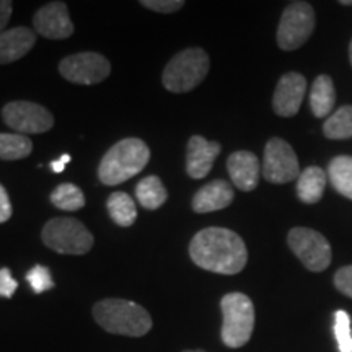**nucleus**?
<instances>
[{
  "label": "nucleus",
  "mask_w": 352,
  "mask_h": 352,
  "mask_svg": "<svg viewBox=\"0 0 352 352\" xmlns=\"http://www.w3.org/2000/svg\"><path fill=\"white\" fill-rule=\"evenodd\" d=\"M189 256L196 266L223 276L239 274L248 261V252L241 236L222 227H209L197 232L189 243Z\"/></svg>",
  "instance_id": "nucleus-1"
},
{
  "label": "nucleus",
  "mask_w": 352,
  "mask_h": 352,
  "mask_svg": "<svg viewBox=\"0 0 352 352\" xmlns=\"http://www.w3.org/2000/svg\"><path fill=\"white\" fill-rule=\"evenodd\" d=\"M151 160V151L144 140L129 138L114 144L101 158L98 166L100 182L116 186L139 175Z\"/></svg>",
  "instance_id": "nucleus-2"
},
{
  "label": "nucleus",
  "mask_w": 352,
  "mask_h": 352,
  "mask_svg": "<svg viewBox=\"0 0 352 352\" xmlns=\"http://www.w3.org/2000/svg\"><path fill=\"white\" fill-rule=\"evenodd\" d=\"M94 316L104 331L121 336L140 338L152 329L148 311L139 303L122 298H104L95 303Z\"/></svg>",
  "instance_id": "nucleus-3"
},
{
  "label": "nucleus",
  "mask_w": 352,
  "mask_h": 352,
  "mask_svg": "<svg viewBox=\"0 0 352 352\" xmlns=\"http://www.w3.org/2000/svg\"><path fill=\"white\" fill-rule=\"evenodd\" d=\"M209 65L208 52L201 47H189L178 52L166 64L162 82L171 94H186L208 77Z\"/></svg>",
  "instance_id": "nucleus-4"
},
{
  "label": "nucleus",
  "mask_w": 352,
  "mask_h": 352,
  "mask_svg": "<svg viewBox=\"0 0 352 352\" xmlns=\"http://www.w3.org/2000/svg\"><path fill=\"white\" fill-rule=\"evenodd\" d=\"M222 308V336L223 344L232 349L245 346L252 338L254 329V307L252 298L241 292L223 296L220 302Z\"/></svg>",
  "instance_id": "nucleus-5"
},
{
  "label": "nucleus",
  "mask_w": 352,
  "mask_h": 352,
  "mask_svg": "<svg viewBox=\"0 0 352 352\" xmlns=\"http://www.w3.org/2000/svg\"><path fill=\"white\" fill-rule=\"evenodd\" d=\"M43 243L60 254H87L94 246V235L80 220L72 217L51 219L43 228Z\"/></svg>",
  "instance_id": "nucleus-6"
},
{
  "label": "nucleus",
  "mask_w": 352,
  "mask_h": 352,
  "mask_svg": "<svg viewBox=\"0 0 352 352\" xmlns=\"http://www.w3.org/2000/svg\"><path fill=\"white\" fill-rule=\"evenodd\" d=\"M315 28V12L308 2H292L280 16L277 44L280 50H298L310 38Z\"/></svg>",
  "instance_id": "nucleus-7"
},
{
  "label": "nucleus",
  "mask_w": 352,
  "mask_h": 352,
  "mask_svg": "<svg viewBox=\"0 0 352 352\" xmlns=\"http://www.w3.org/2000/svg\"><path fill=\"white\" fill-rule=\"evenodd\" d=\"M287 243L307 270L321 272L331 264V245L320 232L296 227L289 232Z\"/></svg>",
  "instance_id": "nucleus-8"
},
{
  "label": "nucleus",
  "mask_w": 352,
  "mask_h": 352,
  "mask_svg": "<svg viewBox=\"0 0 352 352\" xmlns=\"http://www.w3.org/2000/svg\"><path fill=\"white\" fill-rule=\"evenodd\" d=\"M2 118L8 127L23 135L43 134L54 126V118L47 108L33 101H10L3 107Z\"/></svg>",
  "instance_id": "nucleus-9"
},
{
  "label": "nucleus",
  "mask_w": 352,
  "mask_h": 352,
  "mask_svg": "<svg viewBox=\"0 0 352 352\" xmlns=\"http://www.w3.org/2000/svg\"><path fill=\"white\" fill-rule=\"evenodd\" d=\"M263 176L274 184L290 183L300 176L298 158L290 144L279 138H272L264 148Z\"/></svg>",
  "instance_id": "nucleus-10"
},
{
  "label": "nucleus",
  "mask_w": 352,
  "mask_h": 352,
  "mask_svg": "<svg viewBox=\"0 0 352 352\" xmlns=\"http://www.w3.org/2000/svg\"><path fill=\"white\" fill-rule=\"evenodd\" d=\"M59 72L65 80L78 85H95L111 72V64L98 52H78L60 60Z\"/></svg>",
  "instance_id": "nucleus-11"
},
{
  "label": "nucleus",
  "mask_w": 352,
  "mask_h": 352,
  "mask_svg": "<svg viewBox=\"0 0 352 352\" xmlns=\"http://www.w3.org/2000/svg\"><path fill=\"white\" fill-rule=\"evenodd\" d=\"M34 32L47 39H67L74 34L67 6L64 2H50L33 16Z\"/></svg>",
  "instance_id": "nucleus-12"
},
{
  "label": "nucleus",
  "mask_w": 352,
  "mask_h": 352,
  "mask_svg": "<svg viewBox=\"0 0 352 352\" xmlns=\"http://www.w3.org/2000/svg\"><path fill=\"white\" fill-rule=\"evenodd\" d=\"M307 91V78L298 72H289L280 77L272 96V108L277 116L292 118L302 107Z\"/></svg>",
  "instance_id": "nucleus-13"
},
{
  "label": "nucleus",
  "mask_w": 352,
  "mask_h": 352,
  "mask_svg": "<svg viewBox=\"0 0 352 352\" xmlns=\"http://www.w3.org/2000/svg\"><path fill=\"white\" fill-rule=\"evenodd\" d=\"M220 153V144L210 142L202 135H192L188 142L186 171L191 178L201 179L212 170L215 158Z\"/></svg>",
  "instance_id": "nucleus-14"
},
{
  "label": "nucleus",
  "mask_w": 352,
  "mask_h": 352,
  "mask_svg": "<svg viewBox=\"0 0 352 352\" xmlns=\"http://www.w3.org/2000/svg\"><path fill=\"white\" fill-rule=\"evenodd\" d=\"M230 179L241 191H253L259 182V160L253 152H233L227 160Z\"/></svg>",
  "instance_id": "nucleus-15"
},
{
  "label": "nucleus",
  "mask_w": 352,
  "mask_h": 352,
  "mask_svg": "<svg viewBox=\"0 0 352 352\" xmlns=\"http://www.w3.org/2000/svg\"><path fill=\"white\" fill-rule=\"evenodd\" d=\"M233 189L223 179H214L204 184L192 197V210L197 214H209L215 210H222L232 204Z\"/></svg>",
  "instance_id": "nucleus-16"
},
{
  "label": "nucleus",
  "mask_w": 352,
  "mask_h": 352,
  "mask_svg": "<svg viewBox=\"0 0 352 352\" xmlns=\"http://www.w3.org/2000/svg\"><path fill=\"white\" fill-rule=\"evenodd\" d=\"M36 43V33L26 26H16L0 33V64H12L28 54Z\"/></svg>",
  "instance_id": "nucleus-17"
},
{
  "label": "nucleus",
  "mask_w": 352,
  "mask_h": 352,
  "mask_svg": "<svg viewBox=\"0 0 352 352\" xmlns=\"http://www.w3.org/2000/svg\"><path fill=\"white\" fill-rule=\"evenodd\" d=\"M327 186V175L320 166H308L298 176L297 196L305 204H315L323 197Z\"/></svg>",
  "instance_id": "nucleus-18"
},
{
  "label": "nucleus",
  "mask_w": 352,
  "mask_h": 352,
  "mask_svg": "<svg viewBox=\"0 0 352 352\" xmlns=\"http://www.w3.org/2000/svg\"><path fill=\"white\" fill-rule=\"evenodd\" d=\"M336 103V90L329 76L315 78L310 90V108L316 118H324L333 111Z\"/></svg>",
  "instance_id": "nucleus-19"
},
{
  "label": "nucleus",
  "mask_w": 352,
  "mask_h": 352,
  "mask_svg": "<svg viewBox=\"0 0 352 352\" xmlns=\"http://www.w3.org/2000/svg\"><path fill=\"white\" fill-rule=\"evenodd\" d=\"M135 196H138L142 208L155 210L165 204L168 192H166L162 179L155 175H151L140 179L138 188H135Z\"/></svg>",
  "instance_id": "nucleus-20"
},
{
  "label": "nucleus",
  "mask_w": 352,
  "mask_h": 352,
  "mask_svg": "<svg viewBox=\"0 0 352 352\" xmlns=\"http://www.w3.org/2000/svg\"><path fill=\"white\" fill-rule=\"evenodd\" d=\"M107 208L109 212V217L113 219V222L120 227H131L132 223L138 219V209H135V202L132 201V197L126 192H113L108 197Z\"/></svg>",
  "instance_id": "nucleus-21"
},
{
  "label": "nucleus",
  "mask_w": 352,
  "mask_h": 352,
  "mask_svg": "<svg viewBox=\"0 0 352 352\" xmlns=\"http://www.w3.org/2000/svg\"><path fill=\"white\" fill-rule=\"evenodd\" d=\"M329 182L340 195L352 199V157L340 155L333 158L328 168Z\"/></svg>",
  "instance_id": "nucleus-22"
},
{
  "label": "nucleus",
  "mask_w": 352,
  "mask_h": 352,
  "mask_svg": "<svg viewBox=\"0 0 352 352\" xmlns=\"http://www.w3.org/2000/svg\"><path fill=\"white\" fill-rule=\"evenodd\" d=\"M33 151V144L23 134L0 132V160H21Z\"/></svg>",
  "instance_id": "nucleus-23"
},
{
  "label": "nucleus",
  "mask_w": 352,
  "mask_h": 352,
  "mask_svg": "<svg viewBox=\"0 0 352 352\" xmlns=\"http://www.w3.org/2000/svg\"><path fill=\"white\" fill-rule=\"evenodd\" d=\"M51 202L57 209L74 212V210L82 209L85 206V196L76 184L63 183L51 192Z\"/></svg>",
  "instance_id": "nucleus-24"
},
{
  "label": "nucleus",
  "mask_w": 352,
  "mask_h": 352,
  "mask_svg": "<svg viewBox=\"0 0 352 352\" xmlns=\"http://www.w3.org/2000/svg\"><path fill=\"white\" fill-rule=\"evenodd\" d=\"M323 132L328 139L352 138V107H342L324 121Z\"/></svg>",
  "instance_id": "nucleus-25"
},
{
  "label": "nucleus",
  "mask_w": 352,
  "mask_h": 352,
  "mask_svg": "<svg viewBox=\"0 0 352 352\" xmlns=\"http://www.w3.org/2000/svg\"><path fill=\"white\" fill-rule=\"evenodd\" d=\"M334 336H336L340 352H352L351 316L344 310L334 314Z\"/></svg>",
  "instance_id": "nucleus-26"
},
{
  "label": "nucleus",
  "mask_w": 352,
  "mask_h": 352,
  "mask_svg": "<svg viewBox=\"0 0 352 352\" xmlns=\"http://www.w3.org/2000/svg\"><path fill=\"white\" fill-rule=\"evenodd\" d=\"M26 280L32 285L34 294H43L46 292V290L54 287V280H52L51 277V271L47 270L46 266H41V264H36V266L26 272Z\"/></svg>",
  "instance_id": "nucleus-27"
},
{
  "label": "nucleus",
  "mask_w": 352,
  "mask_h": 352,
  "mask_svg": "<svg viewBox=\"0 0 352 352\" xmlns=\"http://www.w3.org/2000/svg\"><path fill=\"white\" fill-rule=\"evenodd\" d=\"M140 6L158 13H173L184 7L183 0H142Z\"/></svg>",
  "instance_id": "nucleus-28"
},
{
  "label": "nucleus",
  "mask_w": 352,
  "mask_h": 352,
  "mask_svg": "<svg viewBox=\"0 0 352 352\" xmlns=\"http://www.w3.org/2000/svg\"><path fill=\"white\" fill-rule=\"evenodd\" d=\"M334 285L341 294L352 298V266H344L334 274Z\"/></svg>",
  "instance_id": "nucleus-29"
},
{
  "label": "nucleus",
  "mask_w": 352,
  "mask_h": 352,
  "mask_svg": "<svg viewBox=\"0 0 352 352\" xmlns=\"http://www.w3.org/2000/svg\"><path fill=\"white\" fill-rule=\"evenodd\" d=\"M19 289V283L12 277V272L8 267H2L0 270V297L10 298Z\"/></svg>",
  "instance_id": "nucleus-30"
},
{
  "label": "nucleus",
  "mask_w": 352,
  "mask_h": 352,
  "mask_svg": "<svg viewBox=\"0 0 352 352\" xmlns=\"http://www.w3.org/2000/svg\"><path fill=\"white\" fill-rule=\"evenodd\" d=\"M12 217V202L8 197L6 188L0 184V223L7 222Z\"/></svg>",
  "instance_id": "nucleus-31"
},
{
  "label": "nucleus",
  "mask_w": 352,
  "mask_h": 352,
  "mask_svg": "<svg viewBox=\"0 0 352 352\" xmlns=\"http://www.w3.org/2000/svg\"><path fill=\"white\" fill-rule=\"evenodd\" d=\"M13 3L10 0H0V33H3L8 21H10Z\"/></svg>",
  "instance_id": "nucleus-32"
},
{
  "label": "nucleus",
  "mask_w": 352,
  "mask_h": 352,
  "mask_svg": "<svg viewBox=\"0 0 352 352\" xmlns=\"http://www.w3.org/2000/svg\"><path fill=\"white\" fill-rule=\"evenodd\" d=\"M72 160V157L69 155V153H64V155H60V158H57V160L51 162V170L54 171V173H63L65 170V165L69 164V162Z\"/></svg>",
  "instance_id": "nucleus-33"
},
{
  "label": "nucleus",
  "mask_w": 352,
  "mask_h": 352,
  "mask_svg": "<svg viewBox=\"0 0 352 352\" xmlns=\"http://www.w3.org/2000/svg\"><path fill=\"white\" fill-rule=\"evenodd\" d=\"M342 6H352V0H341Z\"/></svg>",
  "instance_id": "nucleus-34"
},
{
  "label": "nucleus",
  "mask_w": 352,
  "mask_h": 352,
  "mask_svg": "<svg viewBox=\"0 0 352 352\" xmlns=\"http://www.w3.org/2000/svg\"><path fill=\"white\" fill-rule=\"evenodd\" d=\"M349 59H351V65H352V41L349 44Z\"/></svg>",
  "instance_id": "nucleus-35"
},
{
  "label": "nucleus",
  "mask_w": 352,
  "mask_h": 352,
  "mask_svg": "<svg viewBox=\"0 0 352 352\" xmlns=\"http://www.w3.org/2000/svg\"><path fill=\"white\" fill-rule=\"evenodd\" d=\"M183 352H206V351H201V349H191V351H183Z\"/></svg>",
  "instance_id": "nucleus-36"
}]
</instances>
